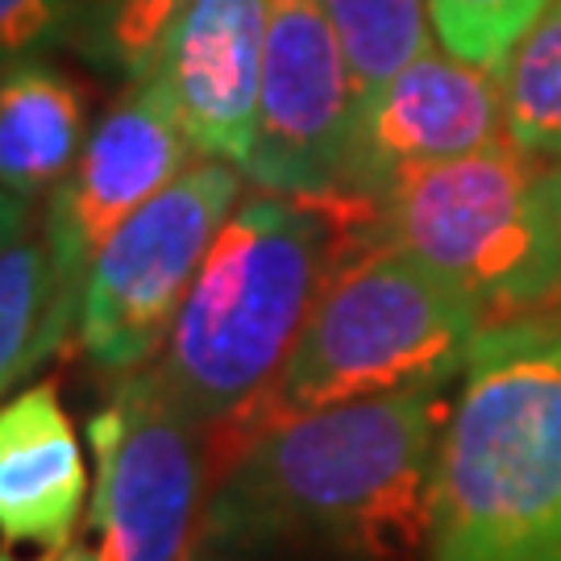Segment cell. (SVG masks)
Instances as JSON below:
<instances>
[{
  "label": "cell",
  "mask_w": 561,
  "mask_h": 561,
  "mask_svg": "<svg viewBox=\"0 0 561 561\" xmlns=\"http://www.w3.org/2000/svg\"><path fill=\"white\" fill-rule=\"evenodd\" d=\"M507 141L537 162L561 159V0L524 30L500 67Z\"/></svg>",
  "instance_id": "15"
},
{
  "label": "cell",
  "mask_w": 561,
  "mask_h": 561,
  "mask_svg": "<svg viewBox=\"0 0 561 561\" xmlns=\"http://www.w3.org/2000/svg\"><path fill=\"white\" fill-rule=\"evenodd\" d=\"M88 141L83 83L59 62L18 59L0 67V183L25 201L59 187Z\"/></svg>",
  "instance_id": "13"
},
{
  "label": "cell",
  "mask_w": 561,
  "mask_h": 561,
  "mask_svg": "<svg viewBox=\"0 0 561 561\" xmlns=\"http://www.w3.org/2000/svg\"><path fill=\"white\" fill-rule=\"evenodd\" d=\"M241 175L225 159L192 162L101 245L83 275L76 350L104 379L134 375L162 354L213 241L238 208Z\"/></svg>",
  "instance_id": "6"
},
{
  "label": "cell",
  "mask_w": 561,
  "mask_h": 561,
  "mask_svg": "<svg viewBox=\"0 0 561 561\" xmlns=\"http://www.w3.org/2000/svg\"><path fill=\"white\" fill-rule=\"evenodd\" d=\"M271 0H192L162 38L150 76L167 88L204 159L245 171L259 125Z\"/></svg>",
  "instance_id": "11"
},
{
  "label": "cell",
  "mask_w": 561,
  "mask_h": 561,
  "mask_svg": "<svg viewBox=\"0 0 561 561\" xmlns=\"http://www.w3.org/2000/svg\"><path fill=\"white\" fill-rule=\"evenodd\" d=\"M25 229H34V201H25L0 183V250L9 241H18Z\"/></svg>",
  "instance_id": "20"
},
{
  "label": "cell",
  "mask_w": 561,
  "mask_h": 561,
  "mask_svg": "<svg viewBox=\"0 0 561 561\" xmlns=\"http://www.w3.org/2000/svg\"><path fill=\"white\" fill-rule=\"evenodd\" d=\"M507 141L500 71L424 50L358 108L350 183L341 196L375 204L391 183Z\"/></svg>",
  "instance_id": "10"
},
{
  "label": "cell",
  "mask_w": 561,
  "mask_h": 561,
  "mask_svg": "<svg viewBox=\"0 0 561 561\" xmlns=\"http://www.w3.org/2000/svg\"><path fill=\"white\" fill-rule=\"evenodd\" d=\"M96 461L92 553L96 561H183L196 549L213 454L208 433L162 396L150 370L113 379L88 421Z\"/></svg>",
  "instance_id": "7"
},
{
  "label": "cell",
  "mask_w": 561,
  "mask_h": 561,
  "mask_svg": "<svg viewBox=\"0 0 561 561\" xmlns=\"http://www.w3.org/2000/svg\"><path fill=\"white\" fill-rule=\"evenodd\" d=\"M88 461L55 382L0 403V541L62 553L80 528Z\"/></svg>",
  "instance_id": "12"
},
{
  "label": "cell",
  "mask_w": 561,
  "mask_h": 561,
  "mask_svg": "<svg viewBox=\"0 0 561 561\" xmlns=\"http://www.w3.org/2000/svg\"><path fill=\"white\" fill-rule=\"evenodd\" d=\"M321 9L337 30L358 108L408 62L433 50L428 0H321Z\"/></svg>",
  "instance_id": "16"
},
{
  "label": "cell",
  "mask_w": 561,
  "mask_h": 561,
  "mask_svg": "<svg viewBox=\"0 0 561 561\" xmlns=\"http://www.w3.org/2000/svg\"><path fill=\"white\" fill-rule=\"evenodd\" d=\"M545 167L512 141L408 171L375 196V238L479 308L482 329L561 308V221Z\"/></svg>",
  "instance_id": "5"
},
{
  "label": "cell",
  "mask_w": 561,
  "mask_h": 561,
  "mask_svg": "<svg viewBox=\"0 0 561 561\" xmlns=\"http://www.w3.org/2000/svg\"><path fill=\"white\" fill-rule=\"evenodd\" d=\"M479 333V308L437 271L379 238L350 241L279 375L208 437L213 470L283 421L449 387Z\"/></svg>",
  "instance_id": "4"
},
{
  "label": "cell",
  "mask_w": 561,
  "mask_h": 561,
  "mask_svg": "<svg viewBox=\"0 0 561 561\" xmlns=\"http://www.w3.org/2000/svg\"><path fill=\"white\" fill-rule=\"evenodd\" d=\"M370 225L375 208L354 196L241 201L146 366L154 387L213 437L279 375L341 254Z\"/></svg>",
  "instance_id": "2"
},
{
  "label": "cell",
  "mask_w": 561,
  "mask_h": 561,
  "mask_svg": "<svg viewBox=\"0 0 561 561\" xmlns=\"http://www.w3.org/2000/svg\"><path fill=\"white\" fill-rule=\"evenodd\" d=\"M59 561H96V553H92V545H67Z\"/></svg>",
  "instance_id": "23"
},
{
  "label": "cell",
  "mask_w": 561,
  "mask_h": 561,
  "mask_svg": "<svg viewBox=\"0 0 561 561\" xmlns=\"http://www.w3.org/2000/svg\"><path fill=\"white\" fill-rule=\"evenodd\" d=\"M358 134V92L321 0H271L259 125L245 175L259 192L341 196Z\"/></svg>",
  "instance_id": "8"
},
{
  "label": "cell",
  "mask_w": 561,
  "mask_h": 561,
  "mask_svg": "<svg viewBox=\"0 0 561 561\" xmlns=\"http://www.w3.org/2000/svg\"><path fill=\"white\" fill-rule=\"evenodd\" d=\"M183 561H254V558H241V553H225V549H208V545H196L192 553Z\"/></svg>",
  "instance_id": "22"
},
{
  "label": "cell",
  "mask_w": 561,
  "mask_h": 561,
  "mask_svg": "<svg viewBox=\"0 0 561 561\" xmlns=\"http://www.w3.org/2000/svg\"><path fill=\"white\" fill-rule=\"evenodd\" d=\"M0 561H25V558H13V553H0ZM34 561H59V553H42Z\"/></svg>",
  "instance_id": "24"
},
{
  "label": "cell",
  "mask_w": 561,
  "mask_h": 561,
  "mask_svg": "<svg viewBox=\"0 0 561 561\" xmlns=\"http://www.w3.org/2000/svg\"><path fill=\"white\" fill-rule=\"evenodd\" d=\"M445 387L283 421L213 470L196 545L254 561H412L428 537Z\"/></svg>",
  "instance_id": "1"
},
{
  "label": "cell",
  "mask_w": 561,
  "mask_h": 561,
  "mask_svg": "<svg viewBox=\"0 0 561 561\" xmlns=\"http://www.w3.org/2000/svg\"><path fill=\"white\" fill-rule=\"evenodd\" d=\"M545 192H549V201H553V208H558V221H561V159L545 167Z\"/></svg>",
  "instance_id": "21"
},
{
  "label": "cell",
  "mask_w": 561,
  "mask_h": 561,
  "mask_svg": "<svg viewBox=\"0 0 561 561\" xmlns=\"http://www.w3.org/2000/svg\"><path fill=\"white\" fill-rule=\"evenodd\" d=\"M80 0H0V67L71 42Z\"/></svg>",
  "instance_id": "19"
},
{
  "label": "cell",
  "mask_w": 561,
  "mask_h": 561,
  "mask_svg": "<svg viewBox=\"0 0 561 561\" xmlns=\"http://www.w3.org/2000/svg\"><path fill=\"white\" fill-rule=\"evenodd\" d=\"M80 287L67 279L42 225L0 250V396L76 337Z\"/></svg>",
  "instance_id": "14"
},
{
  "label": "cell",
  "mask_w": 561,
  "mask_h": 561,
  "mask_svg": "<svg viewBox=\"0 0 561 561\" xmlns=\"http://www.w3.org/2000/svg\"><path fill=\"white\" fill-rule=\"evenodd\" d=\"M187 4L192 0H80L67 46L108 76L141 80Z\"/></svg>",
  "instance_id": "17"
},
{
  "label": "cell",
  "mask_w": 561,
  "mask_h": 561,
  "mask_svg": "<svg viewBox=\"0 0 561 561\" xmlns=\"http://www.w3.org/2000/svg\"><path fill=\"white\" fill-rule=\"evenodd\" d=\"M553 0H428L433 34L449 55L500 71L524 30Z\"/></svg>",
  "instance_id": "18"
},
{
  "label": "cell",
  "mask_w": 561,
  "mask_h": 561,
  "mask_svg": "<svg viewBox=\"0 0 561 561\" xmlns=\"http://www.w3.org/2000/svg\"><path fill=\"white\" fill-rule=\"evenodd\" d=\"M196 154L167 88L150 71L129 80L125 96L88 134L71 175L46 196L42 233L67 279L83 291V275L104 241L180 180Z\"/></svg>",
  "instance_id": "9"
},
{
  "label": "cell",
  "mask_w": 561,
  "mask_h": 561,
  "mask_svg": "<svg viewBox=\"0 0 561 561\" xmlns=\"http://www.w3.org/2000/svg\"><path fill=\"white\" fill-rule=\"evenodd\" d=\"M428 561H561V312L482 329L461 366Z\"/></svg>",
  "instance_id": "3"
}]
</instances>
